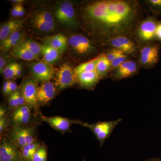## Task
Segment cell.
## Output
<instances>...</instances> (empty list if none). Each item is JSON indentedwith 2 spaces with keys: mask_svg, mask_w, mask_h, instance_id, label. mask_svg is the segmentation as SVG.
Returning a JSON list of instances; mask_svg holds the SVG:
<instances>
[{
  "mask_svg": "<svg viewBox=\"0 0 161 161\" xmlns=\"http://www.w3.org/2000/svg\"><path fill=\"white\" fill-rule=\"evenodd\" d=\"M86 17L103 34L114 38L130 31L138 14L136 5L123 0H104L90 3L85 8Z\"/></svg>",
  "mask_w": 161,
  "mask_h": 161,
  "instance_id": "1",
  "label": "cell"
},
{
  "mask_svg": "<svg viewBox=\"0 0 161 161\" xmlns=\"http://www.w3.org/2000/svg\"><path fill=\"white\" fill-rule=\"evenodd\" d=\"M37 126L20 125L11 127L5 134L20 149L38 139Z\"/></svg>",
  "mask_w": 161,
  "mask_h": 161,
  "instance_id": "2",
  "label": "cell"
},
{
  "mask_svg": "<svg viewBox=\"0 0 161 161\" xmlns=\"http://www.w3.org/2000/svg\"><path fill=\"white\" fill-rule=\"evenodd\" d=\"M41 112H37L29 105L18 108L12 111L9 115L10 127L20 125H38L41 122Z\"/></svg>",
  "mask_w": 161,
  "mask_h": 161,
  "instance_id": "3",
  "label": "cell"
},
{
  "mask_svg": "<svg viewBox=\"0 0 161 161\" xmlns=\"http://www.w3.org/2000/svg\"><path fill=\"white\" fill-rule=\"evenodd\" d=\"M121 120L119 119L108 121H99L92 124L80 121L79 125L90 129L99 141L101 147H102L105 141L109 137L115 127Z\"/></svg>",
  "mask_w": 161,
  "mask_h": 161,
  "instance_id": "4",
  "label": "cell"
},
{
  "mask_svg": "<svg viewBox=\"0 0 161 161\" xmlns=\"http://www.w3.org/2000/svg\"><path fill=\"white\" fill-rule=\"evenodd\" d=\"M54 83L57 91H62L78 83L75 70L68 64H62L56 73Z\"/></svg>",
  "mask_w": 161,
  "mask_h": 161,
  "instance_id": "5",
  "label": "cell"
},
{
  "mask_svg": "<svg viewBox=\"0 0 161 161\" xmlns=\"http://www.w3.org/2000/svg\"><path fill=\"white\" fill-rule=\"evenodd\" d=\"M0 161H23L19 148L6 134L0 136Z\"/></svg>",
  "mask_w": 161,
  "mask_h": 161,
  "instance_id": "6",
  "label": "cell"
},
{
  "mask_svg": "<svg viewBox=\"0 0 161 161\" xmlns=\"http://www.w3.org/2000/svg\"><path fill=\"white\" fill-rule=\"evenodd\" d=\"M38 83L31 76H29L23 79L19 88L27 104L39 112L40 110L36 97Z\"/></svg>",
  "mask_w": 161,
  "mask_h": 161,
  "instance_id": "7",
  "label": "cell"
},
{
  "mask_svg": "<svg viewBox=\"0 0 161 161\" xmlns=\"http://www.w3.org/2000/svg\"><path fill=\"white\" fill-rule=\"evenodd\" d=\"M29 67L31 77L38 83L50 81L54 78L53 68L44 60L35 61L31 64Z\"/></svg>",
  "mask_w": 161,
  "mask_h": 161,
  "instance_id": "8",
  "label": "cell"
},
{
  "mask_svg": "<svg viewBox=\"0 0 161 161\" xmlns=\"http://www.w3.org/2000/svg\"><path fill=\"white\" fill-rule=\"evenodd\" d=\"M41 122H45L53 129L60 132L62 135L65 132H72L71 127L73 124L79 125L78 119H73L60 116H46L41 113L40 116Z\"/></svg>",
  "mask_w": 161,
  "mask_h": 161,
  "instance_id": "9",
  "label": "cell"
},
{
  "mask_svg": "<svg viewBox=\"0 0 161 161\" xmlns=\"http://www.w3.org/2000/svg\"><path fill=\"white\" fill-rule=\"evenodd\" d=\"M55 15L62 24L69 26L77 25L75 9L71 3L69 2L61 3L56 8Z\"/></svg>",
  "mask_w": 161,
  "mask_h": 161,
  "instance_id": "10",
  "label": "cell"
},
{
  "mask_svg": "<svg viewBox=\"0 0 161 161\" xmlns=\"http://www.w3.org/2000/svg\"><path fill=\"white\" fill-rule=\"evenodd\" d=\"M56 92L54 82L50 80L41 83L37 90V101L39 107L48 105L54 98Z\"/></svg>",
  "mask_w": 161,
  "mask_h": 161,
  "instance_id": "11",
  "label": "cell"
},
{
  "mask_svg": "<svg viewBox=\"0 0 161 161\" xmlns=\"http://www.w3.org/2000/svg\"><path fill=\"white\" fill-rule=\"evenodd\" d=\"M32 24L35 28L42 31H53L55 28V21L49 11L43 10L35 16Z\"/></svg>",
  "mask_w": 161,
  "mask_h": 161,
  "instance_id": "12",
  "label": "cell"
},
{
  "mask_svg": "<svg viewBox=\"0 0 161 161\" xmlns=\"http://www.w3.org/2000/svg\"><path fill=\"white\" fill-rule=\"evenodd\" d=\"M68 43L78 53H87L93 49L90 40L82 35H73L69 39Z\"/></svg>",
  "mask_w": 161,
  "mask_h": 161,
  "instance_id": "13",
  "label": "cell"
},
{
  "mask_svg": "<svg viewBox=\"0 0 161 161\" xmlns=\"http://www.w3.org/2000/svg\"><path fill=\"white\" fill-rule=\"evenodd\" d=\"M158 24L155 20L148 19L143 21L140 26L139 36L144 41H149L155 37V31Z\"/></svg>",
  "mask_w": 161,
  "mask_h": 161,
  "instance_id": "14",
  "label": "cell"
},
{
  "mask_svg": "<svg viewBox=\"0 0 161 161\" xmlns=\"http://www.w3.org/2000/svg\"><path fill=\"white\" fill-rule=\"evenodd\" d=\"M159 48L157 45L145 47L141 52V63L145 65H151L157 62Z\"/></svg>",
  "mask_w": 161,
  "mask_h": 161,
  "instance_id": "15",
  "label": "cell"
},
{
  "mask_svg": "<svg viewBox=\"0 0 161 161\" xmlns=\"http://www.w3.org/2000/svg\"><path fill=\"white\" fill-rule=\"evenodd\" d=\"M42 41L43 43L49 45L61 53L66 49L68 43L66 37L62 34L43 38Z\"/></svg>",
  "mask_w": 161,
  "mask_h": 161,
  "instance_id": "16",
  "label": "cell"
},
{
  "mask_svg": "<svg viewBox=\"0 0 161 161\" xmlns=\"http://www.w3.org/2000/svg\"><path fill=\"white\" fill-rule=\"evenodd\" d=\"M77 75L78 83L80 86L86 88H91L95 86L100 77L96 71L82 72Z\"/></svg>",
  "mask_w": 161,
  "mask_h": 161,
  "instance_id": "17",
  "label": "cell"
},
{
  "mask_svg": "<svg viewBox=\"0 0 161 161\" xmlns=\"http://www.w3.org/2000/svg\"><path fill=\"white\" fill-rule=\"evenodd\" d=\"M136 69L135 62L132 60L126 61L117 68L115 78L119 79L129 78L135 74Z\"/></svg>",
  "mask_w": 161,
  "mask_h": 161,
  "instance_id": "18",
  "label": "cell"
},
{
  "mask_svg": "<svg viewBox=\"0 0 161 161\" xmlns=\"http://www.w3.org/2000/svg\"><path fill=\"white\" fill-rule=\"evenodd\" d=\"M23 22L18 20H13L5 23L0 30L1 43L6 40L9 35L14 32L19 31L22 28Z\"/></svg>",
  "mask_w": 161,
  "mask_h": 161,
  "instance_id": "19",
  "label": "cell"
},
{
  "mask_svg": "<svg viewBox=\"0 0 161 161\" xmlns=\"http://www.w3.org/2000/svg\"><path fill=\"white\" fill-rule=\"evenodd\" d=\"M41 46L42 54L46 63L52 65L59 59L61 53L60 52L45 43H43Z\"/></svg>",
  "mask_w": 161,
  "mask_h": 161,
  "instance_id": "20",
  "label": "cell"
},
{
  "mask_svg": "<svg viewBox=\"0 0 161 161\" xmlns=\"http://www.w3.org/2000/svg\"><path fill=\"white\" fill-rule=\"evenodd\" d=\"M10 53L14 58L27 61L34 60L38 57L25 47L19 45L13 48Z\"/></svg>",
  "mask_w": 161,
  "mask_h": 161,
  "instance_id": "21",
  "label": "cell"
},
{
  "mask_svg": "<svg viewBox=\"0 0 161 161\" xmlns=\"http://www.w3.org/2000/svg\"><path fill=\"white\" fill-rule=\"evenodd\" d=\"M22 40H23V36L19 31L13 33L1 43V51L6 52L12 47L13 48L16 46Z\"/></svg>",
  "mask_w": 161,
  "mask_h": 161,
  "instance_id": "22",
  "label": "cell"
},
{
  "mask_svg": "<svg viewBox=\"0 0 161 161\" xmlns=\"http://www.w3.org/2000/svg\"><path fill=\"white\" fill-rule=\"evenodd\" d=\"M42 142L37 139L32 143L28 144L20 149L23 161H33L34 154Z\"/></svg>",
  "mask_w": 161,
  "mask_h": 161,
  "instance_id": "23",
  "label": "cell"
},
{
  "mask_svg": "<svg viewBox=\"0 0 161 161\" xmlns=\"http://www.w3.org/2000/svg\"><path fill=\"white\" fill-rule=\"evenodd\" d=\"M27 104L19 88L8 97V107L11 111Z\"/></svg>",
  "mask_w": 161,
  "mask_h": 161,
  "instance_id": "24",
  "label": "cell"
},
{
  "mask_svg": "<svg viewBox=\"0 0 161 161\" xmlns=\"http://www.w3.org/2000/svg\"><path fill=\"white\" fill-rule=\"evenodd\" d=\"M102 55H99L96 58L93 59V60L81 64L80 65L76 67L74 69L76 75H77L78 73H82V72L96 71L97 64H98Z\"/></svg>",
  "mask_w": 161,
  "mask_h": 161,
  "instance_id": "25",
  "label": "cell"
},
{
  "mask_svg": "<svg viewBox=\"0 0 161 161\" xmlns=\"http://www.w3.org/2000/svg\"><path fill=\"white\" fill-rule=\"evenodd\" d=\"M18 45L25 47L37 57L42 54L41 44L32 40H23Z\"/></svg>",
  "mask_w": 161,
  "mask_h": 161,
  "instance_id": "26",
  "label": "cell"
},
{
  "mask_svg": "<svg viewBox=\"0 0 161 161\" xmlns=\"http://www.w3.org/2000/svg\"><path fill=\"white\" fill-rule=\"evenodd\" d=\"M116 38L120 43L123 53H131L134 52L135 50L134 43L129 38L123 36H119Z\"/></svg>",
  "mask_w": 161,
  "mask_h": 161,
  "instance_id": "27",
  "label": "cell"
},
{
  "mask_svg": "<svg viewBox=\"0 0 161 161\" xmlns=\"http://www.w3.org/2000/svg\"><path fill=\"white\" fill-rule=\"evenodd\" d=\"M33 161H47V147L44 143L42 142L36 150Z\"/></svg>",
  "mask_w": 161,
  "mask_h": 161,
  "instance_id": "28",
  "label": "cell"
},
{
  "mask_svg": "<svg viewBox=\"0 0 161 161\" xmlns=\"http://www.w3.org/2000/svg\"><path fill=\"white\" fill-rule=\"evenodd\" d=\"M111 66V62L107 59L106 56L103 55L97 64L96 71L99 76L105 74Z\"/></svg>",
  "mask_w": 161,
  "mask_h": 161,
  "instance_id": "29",
  "label": "cell"
},
{
  "mask_svg": "<svg viewBox=\"0 0 161 161\" xmlns=\"http://www.w3.org/2000/svg\"><path fill=\"white\" fill-rule=\"evenodd\" d=\"M19 64L16 62H12L5 67L1 74H3L6 80H11L15 78V71Z\"/></svg>",
  "mask_w": 161,
  "mask_h": 161,
  "instance_id": "30",
  "label": "cell"
},
{
  "mask_svg": "<svg viewBox=\"0 0 161 161\" xmlns=\"http://www.w3.org/2000/svg\"><path fill=\"white\" fill-rule=\"evenodd\" d=\"M9 115L0 118V136L5 134L10 128Z\"/></svg>",
  "mask_w": 161,
  "mask_h": 161,
  "instance_id": "31",
  "label": "cell"
},
{
  "mask_svg": "<svg viewBox=\"0 0 161 161\" xmlns=\"http://www.w3.org/2000/svg\"><path fill=\"white\" fill-rule=\"evenodd\" d=\"M126 57L125 53H122L117 56L111 63V66L112 68H118L122 64L125 62Z\"/></svg>",
  "mask_w": 161,
  "mask_h": 161,
  "instance_id": "32",
  "label": "cell"
},
{
  "mask_svg": "<svg viewBox=\"0 0 161 161\" xmlns=\"http://www.w3.org/2000/svg\"><path fill=\"white\" fill-rule=\"evenodd\" d=\"M122 53H125L121 51L120 50L115 48L112 50L108 54L106 57L107 59L110 62H112L114 59H115L117 56H119V55Z\"/></svg>",
  "mask_w": 161,
  "mask_h": 161,
  "instance_id": "33",
  "label": "cell"
},
{
  "mask_svg": "<svg viewBox=\"0 0 161 161\" xmlns=\"http://www.w3.org/2000/svg\"><path fill=\"white\" fill-rule=\"evenodd\" d=\"M19 89V87L17 84L13 80H9V91H8V96L17 91Z\"/></svg>",
  "mask_w": 161,
  "mask_h": 161,
  "instance_id": "34",
  "label": "cell"
},
{
  "mask_svg": "<svg viewBox=\"0 0 161 161\" xmlns=\"http://www.w3.org/2000/svg\"><path fill=\"white\" fill-rule=\"evenodd\" d=\"M11 112V110L9 109L8 107L1 105L0 106V118L9 115Z\"/></svg>",
  "mask_w": 161,
  "mask_h": 161,
  "instance_id": "35",
  "label": "cell"
},
{
  "mask_svg": "<svg viewBox=\"0 0 161 161\" xmlns=\"http://www.w3.org/2000/svg\"><path fill=\"white\" fill-rule=\"evenodd\" d=\"M9 80H6L4 81L3 84V92L4 95H8L9 91Z\"/></svg>",
  "mask_w": 161,
  "mask_h": 161,
  "instance_id": "36",
  "label": "cell"
},
{
  "mask_svg": "<svg viewBox=\"0 0 161 161\" xmlns=\"http://www.w3.org/2000/svg\"><path fill=\"white\" fill-rule=\"evenodd\" d=\"M11 15L13 17H19V4H17L12 8L11 11Z\"/></svg>",
  "mask_w": 161,
  "mask_h": 161,
  "instance_id": "37",
  "label": "cell"
},
{
  "mask_svg": "<svg viewBox=\"0 0 161 161\" xmlns=\"http://www.w3.org/2000/svg\"><path fill=\"white\" fill-rule=\"evenodd\" d=\"M155 37L161 41V23H159L157 26L155 31Z\"/></svg>",
  "mask_w": 161,
  "mask_h": 161,
  "instance_id": "38",
  "label": "cell"
},
{
  "mask_svg": "<svg viewBox=\"0 0 161 161\" xmlns=\"http://www.w3.org/2000/svg\"><path fill=\"white\" fill-rule=\"evenodd\" d=\"M149 3L154 7L161 8V0H150Z\"/></svg>",
  "mask_w": 161,
  "mask_h": 161,
  "instance_id": "39",
  "label": "cell"
},
{
  "mask_svg": "<svg viewBox=\"0 0 161 161\" xmlns=\"http://www.w3.org/2000/svg\"><path fill=\"white\" fill-rule=\"evenodd\" d=\"M22 75V67L20 64H19L17 67L16 68L15 71V78H19Z\"/></svg>",
  "mask_w": 161,
  "mask_h": 161,
  "instance_id": "40",
  "label": "cell"
},
{
  "mask_svg": "<svg viewBox=\"0 0 161 161\" xmlns=\"http://www.w3.org/2000/svg\"><path fill=\"white\" fill-rule=\"evenodd\" d=\"M6 62V59L2 56H1V57H0V71H1V73H2L3 70L5 68Z\"/></svg>",
  "mask_w": 161,
  "mask_h": 161,
  "instance_id": "41",
  "label": "cell"
},
{
  "mask_svg": "<svg viewBox=\"0 0 161 161\" xmlns=\"http://www.w3.org/2000/svg\"><path fill=\"white\" fill-rule=\"evenodd\" d=\"M25 9L22 4H19V17H22L25 14Z\"/></svg>",
  "mask_w": 161,
  "mask_h": 161,
  "instance_id": "42",
  "label": "cell"
},
{
  "mask_svg": "<svg viewBox=\"0 0 161 161\" xmlns=\"http://www.w3.org/2000/svg\"><path fill=\"white\" fill-rule=\"evenodd\" d=\"M145 161H161V159L160 158H150Z\"/></svg>",
  "mask_w": 161,
  "mask_h": 161,
  "instance_id": "43",
  "label": "cell"
},
{
  "mask_svg": "<svg viewBox=\"0 0 161 161\" xmlns=\"http://www.w3.org/2000/svg\"><path fill=\"white\" fill-rule=\"evenodd\" d=\"M12 2L13 3H17V4H20V3H23V0H12Z\"/></svg>",
  "mask_w": 161,
  "mask_h": 161,
  "instance_id": "44",
  "label": "cell"
}]
</instances>
